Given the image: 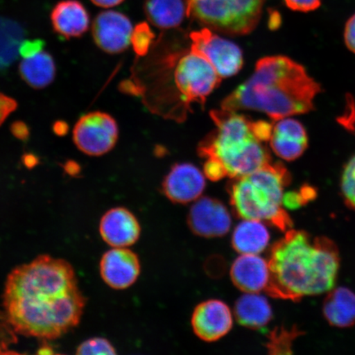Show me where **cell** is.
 <instances>
[{
	"label": "cell",
	"instance_id": "obj_21",
	"mask_svg": "<svg viewBox=\"0 0 355 355\" xmlns=\"http://www.w3.org/2000/svg\"><path fill=\"white\" fill-rule=\"evenodd\" d=\"M234 314L241 325L248 329H263L272 321V309L259 293H244L235 303Z\"/></svg>",
	"mask_w": 355,
	"mask_h": 355
},
{
	"label": "cell",
	"instance_id": "obj_22",
	"mask_svg": "<svg viewBox=\"0 0 355 355\" xmlns=\"http://www.w3.org/2000/svg\"><path fill=\"white\" fill-rule=\"evenodd\" d=\"M19 69L21 79L29 87L38 90L50 86L56 76L54 58L46 51L25 58L21 62Z\"/></svg>",
	"mask_w": 355,
	"mask_h": 355
},
{
	"label": "cell",
	"instance_id": "obj_2",
	"mask_svg": "<svg viewBox=\"0 0 355 355\" xmlns=\"http://www.w3.org/2000/svg\"><path fill=\"white\" fill-rule=\"evenodd\" d=\"M340 261L338 248L329 238L288 230L270 250L266 292L274 298L294 302L325 294L335 286Z\"/></svg>",
	"mask_w": 355,
	"mask_h": 355
},
{
	"label": "cell",
	"instance_id": "obj_23",
	"mask_svg": "<svg viewBox=\"0 0 355 355\" xmlns=\"http://www.w3.org/2000/svg\"><path fill=\"white\" fill-rule=\"evenodd\" d=\"M146 19L158 28L171 29L180 26L187 16L185 0H146Z\"/></svg>",
	"mask_w": 355,
	"mask_h": 355
},
{
	"label": "cell",
	"instance_id": "obj_9",
	"mask_svg": "<svg viewBox=\"0 0 355 355\" xmlns=\"http://www.w3.org/2000/svg\"><path fill=\"white\" fill-rule=\"evenodd\" d=\"M191 49L210 62L221 78L238 73L243 65L241 49L236 44L204 28L190 34Z\"/></svg>",
	"mask_w": 355,
	"mask_h": 355
},
{
	"label": "cell",
	"instance_id": "obj_36",
	"mask_svg": "<svg viewBox=\"0 0 355 355\" xmlns=\"http://www.w3.org/2000/svg\"><path fill=\"white\" fill-rule=\"evenodd\" d=\"M12 132L13 135L19 137V139H24L28 135V128H26V124L22 123H16L12 124Z\"/></svg>",
	"mask_w": 355,
	"mask_h": 355
},
{
	"label": "cell",
	"instance_id": "obj_37",
	"mask_svg": "<svg viewBox=\"0 0 355 355\" xmlns=\"http://www.w3.org/2000/svg\"><path fill=\"white\" fill-rule=\"evenodd\" d=\"M7 325H10L8 323L6 314L3 316L0 315V349H3L6 345V340H4V332L6 331Z\"/></svg>",
	"mask_w": 355,
	"mask_h": 355
},
{
	"label": "cell",
	"instance_id": "obj_18",
	"mask_svg": "<svg viewBox=\"0 0 355 355\" xmlns=\"http://www.w3.org/2000/svg\"><path fill=\"white\" fill-rule=\"evenodd\" d=\"M51 21L55 33L70 39L85 34L91 19L87 8L78 0H63L53 8Z\"/></svg>",
	"mask_w": 355,
	"mask_h": 355
},
{
	"label": "cell",
	"instance_id": "obj_3",
	"mask_svg": "<svg viewBox=\"0 0 355 355\" xmlns=\"http://www.w3.org/2000/svg\"><path fill=\"white\" fill-rule=\"evenodd\" d=\"M321 87L304 67L286 56L263 58L254 74L221 102L229 111L256 110L272 121L310 112Z\"/></svg>",
	"mask_w": 355,
	"mask_h": 355
},
{
	"label": "cell",
	"instance_id": "obj_31",
	"mask_svg": "<svg viewBox=\"0 0 355 355\" xmlns=\"http://www.w3.org/2000/svg\"><path fill=\"white\" fill-rule=\"evenodd\" d=\"M291 10L308 12L318 10L321 6V0H284Z\"/></svg>",
	"mask_w": 355,
	"mask_h": 355
},
{
	"label": "cell",
	"instance_id": "obj_1",
	"mask_svg": "<svg viewBox=\"0 0 355 355\" xmlns=\"http://www.w3.org/2000/svg\"><path fill=\"white\" fill-rule=\"evenodd\" d=\"M3 306L15 333L50 340L78 325L86 299L73 266L44 254L17 266L8 274Z\"/></svg>",
	"mask_w": 355,
	"mask_h": 355
},
{
	"label": "cell",
	"instance_id": "obj_24",
	"mask_svg": "<svg viewBox=\"0 0 355 355\" xmlns=\"http://www.w3.org/2000/svg\"><path fill=\"white\" fill-rule=\"evenodd\" d=\"M25 35L19 22L0 16V73L6 72L17 60Z\"/></svg>",
	"mask_w": 355,
	"mask_h": 355
},
{
	"label": "cell",
	"instance_id": "obj_16",
	"mask_svg": "<svg viewBox=\"0 0 355 355\" xmlns=\"http://www.w3.org/2000/svg\"><path fill=\"white\" fill-rule=\"evenodd\" d=\"M269 141L273 152L287 162L300 158L309 146L303 124L288 117L279 119L274 124Z\"/></svg>",
	"mask_w": 355,
	"mask_h": 355
},
{
	"label": "cell",
	"instance_id": "obj_30",
	"mask_svg": "<svg viewBox=\"0 0 355 355\" xmlns=\"http://www.w3.org/2000/svg\"><path fill=\"white\" fill-rule=\"evenodd\" d=\"M203 171L206 178L212 181H218L227 176L223 165L215 159L207 158Z\"/></svg>",
	"mask_w": 355,
	"mask_h": 355
},
{
	"label": "cell",
	"instance_id": "obj_17",
	"mask_svg": "<svg viewBox=\"0 0 355 355\" xmlns=\"http://www.w3.org/2000/svg\"><path fill=\"white\" fill-rule=\"evenodd\" d=\"M230 278L243 293L266 291L270 279L268 261L259 255H241L234 261Z\"/></svg>",
	"mask_w": 355,
	"mask_h": 355
},
{
	"label": "cell",
	"instance_id": "obj_19",
	"mask_svg": "<svg viewBox=\"0 0 355 355\" xmlns=\"http://www.w3.org/2000/svg\"><path fill=\"white\" fill-rule=\"evenodd\" d=\"M265 222L243 219L232 234V247L241 255H259L269 245L270 235Z\"/></svg>",
	"mask_w": 355,
	"mask_h": 355
},
{
	"label": "cell",
	"instance_id": "obj_8",
	"mask_svg": "<svg viewBox=\"0 0 355 355\" xmlns=\"http://www.w3.org/2000/svg\"><path fill=\"white\" fill-rule=\"evenodd\" d=\"M73 139L83 153L101 157L110 153L117 144V122L110 114L101 111L84 114L75 124Z\"/></svg>",
	"mask_w": 355,
	"mask_h": 355
},
{
	"label": "cell",
	"instance_id": "obj_15",
	"mask_svg": "<svg viewBox=\"0 0 355 355\" xmlns=\"http://www.w3.org/2000/svg\"><path fill=\"white\" fill-rule=\"evenodd\" d=\"M100 234L112 248H128L139 241L141 225L137 217L125 207L112 208L100 221Z\"/></svg>",
	"mask_w": 355,
	"mask_h": 355
},
{
	"label": "cell",
	"instance_id": "obj_38",
	"mask_svg": "<svg viewBox=\"0 0 355 355\" xmlns=\"http://www.w3.org/2000/svg\"><path fill=\"white\" fill-rule=\"evenodd\" d=\"M91 1L96 6L108 8L119 6L124 0H91Z\"/></svg>",
	"mask_w": 355,
	"mask_h": 355
},
{
	"label": "cell",
	"instance_id": "obj_11",
	"mask_svg": "<svg viewBox=\"0 0 355 355\" xmlns=\"http://www.w3.org/2000/svg\"><path fill=\"white\" fill-rule=\"evenodd\" d=\"M133 26L122 12L105 11L95 17L92 24V37L97 47L110 55L126 51L131 43Z\"/></svg>",
	"mask_w": 355,
	"mask_h": 355
},
{
	"label": "cell",
	"instance_id": "obj_25",
	"mask_svg": "<svg viewBox=\"0 0 355 355\" xmlns=\"http://www.w3.org/2000/svg\"><path fill=\"white\" fill-rule=\"evenodd\" d=\"M340 190L346 205L355 211V155L343 168Z\"/></svg>",
	"mask_w": 355,
	"mask_h": 355
},
{
	"label": "cell",
	"instance_id": "obj_4",
	"mask_svg": "<svg viewBox=\"0 0 355 355\" xmlns=\"http://www.w3.org/2000/svg\"><path fill=\"white\" fill-rule=\"evenodd\" d=\"M216 130L198 146V154L215 159L225 168L227 176L242 177L272 162L269 150L257 139L252 121L235 111L211 110Z\"/></svg>",
	"mask_w": 355,
	"mask_h": 355
},
{
	"label": "cell",
	"instance_id": "obj_35",
	"mask_svg": "<svg viewBox=\"0 0 355 355\" xmlns=\"http://www.w3.org/2000/svg\"><path fill=\"white\" fill-rule=\"evenodd\" d=\"M272 124L266 121H257L252 123V130L257 139L261 141H269L272 132Z\"/></svg>",
	"mask_w": 355,
	"mask_h": 355
},
{
	"label": "cell",
	"instance_id": "obj_14",
	"mask_svg": "<svg viewBox=\"0 0 355 355\" xmlns=\"http://www.w3.org/2000/svg\"><path fill=\"white\" fill-rule=\"evenodd\" d=\"M206 188V176L192 164H176L163 181L165 196L176 204L194 202Z\"/></svg>",
	"mask_w": 355,
	"mask_h": 355
},
{
	"label": "cell",
	"instance_id": "obj_33",
	"mask_svg": "<svg viewBox=\"0 0 355 355\" xmlns=\"http://www.w3.org/2000/svg\"><path fill=\"white\" fill-rule=\"evenodd\" d=\"M17 102L12 97L0 92V127L17 108Z\"/></svg>",
	"mask_w": 355,
	"mask_h": 355
},
{
	"label": "cell",
	"instance_id": "obj_10",
	"mask_svg": "<svg viewBox=\"0 0 355 355\" xmlns=\"http://www.w3.org/2000/svg\"><path fill=\"white\" fill-rule=\"evenodd\" d=\"M192 232L202 238H219L230 232L232 217L223 203L216 198L204 197L195 201L188 215Z\"/></svg>",
	"mask_w": 355,
	"mask_h": 355
},
{
	"label": "cell",
	"instance_id": "obj_28",
	"mask_svg": "<svg viewBox=\"0 0 355 355\" xmlns=\"http://www.w3.org/2000/svg\"><path fill=\"white\" fill-rule=\"evenodd\" d=\"M76 354L80 355H114L116 354V350L110 341L102 337H94L83 341L78 346Z\"/></svg>",
	"mask_w": 355,
	"mask_h": 355
},
{
	"label": "cell",
	"instance_id": "obj_13",
	"mask_svg": "<svg viewBox=\"0 0 355 355\" xmlns=\"http://www.w3.org/2000/svg\"><path fill=\"white\" fill-rule=\"evenodd\" d=\"M100 272L106 285L114 290H125L140 276L139 257L127 248H113L102 256Z\"/></svg>",
	"mask_w": 355,
	"mask_h": 355
},
{
	"label": "cell",
	"instance_id": "obj_20",
	"mask_svg": "<svg viewBox=\"0 0 355 355\" xmlns=\"http://www.w3.org/2000/svg\"><path fill=\"white\" fill-rule=\"evenodd\" d=\"M324 318L332 327L348 328L355 325V293L348 288H333L324 300Z\"/></svg>",
	"mask_w": 355,
	"mask_h": 355
},
{
	"label": "cell",
	"instance_id": "obj_5",
	"mask_svg": "<svg viewBox=\"0 0 355 355\" xmlns=\"http://www.w3.org/2000/svg\"><path fill=\"white\" fill-rule=\"evenodd\" d=\"M291 181L290 173L281 162H270L250 174L234 178L228 187L234 214L287 232L293 222L284 206V191Z\"/></svg>",
	"mask_w": 355,
	"mask_h": 355
},
{
	"label": "cell",
	"instance_id": "obj_32",
	"mask_svg": "<svg viewBox=\"0 0 355 355\" xmlns=\"http://www.w3.org/2000/svg\"><path fill=\"white\" fill-rule=\"evenodd\" d=\"M44 42L42 40H24L19 49V54L21 57L29 58L43 51Z\"/></svg>",
	"mask_w": 355,
	"mask_h": 355
},
{
	"label": "cell",
	"instance_id": "obj_12",
	"mask_svg": "<svg viewBox=\"0 0 355 355\" xmlns=\"http://www.w3.org/2000/svg\"><path fill=\"white\" fill-rule=\"evenodd\" d=\"M234 315L229 306L219 300L202 302L195 308L191 324L198 338L214 343L232 329Z\"/></svg>",
	"mask_w": 355,
	"mask_h": 355
},
{
	"label": "cell",
	"instance_id": "obj_6",
	"mask_svg": "<svg viewBox=\"0 0 355 355\" xmlns=\"http://www.w3.org/2000/svg\"><path fill=\"white\" fill-rule=\"evenodd\" d=\"M266 0H185L187 17L220 33L250 34L259 25Z\"/></svg>",
	"mask_w": 355,
	"mask_h": 355
},
{
	"label": "cell",
	"instance_id": "obj_7",
	"mask_svg": "<svg viewBox=\"0 0 355 355\" xmlns=\"http://www.w3.org/2000/svg\"><path fill=\"white\" fill-rule=\"evenodd\" d=\"M173 69V98L177 99L179 121L192 103L205 104L207 97L220 85L221 78L210 62L190 48L170 56Z\"/></svg>",
	"mask_w": 355,
	"mask_h": 355
},
{
	"label": "cell",
	"instance_id": "obj_34",
	"mask_svg": "<svg viewBox=\"0 0 355 355\" xmlns=\"http://www.w3.org/2000/svg\"><path fill=\"white\" fill-rule=\"evenodd\" d=\"M344 39L346 46L355 54V15L350 17L346 22Z\"/></svg>",
	"mask_w": 355,
	"mask_h": 355
},
{
	"label": "cell",
	"instance_id": "obj_27",
	"mask_svg": "<svg viewBox=\"0 0 355 355\" xmlns=\"http://www.w3.org/2000/svg\"><path fill=\"white\" fill-rule=\"evenodd\" d=\"M297 332L286 329L275 330L269 337L268 349L272 354H288L291 347L292 341L295 338Z\"/></svg>",
	"mask_w": 355,
	"mask_h": 355
},
{
	"label": "cell",
	"instance_id": "obj_26",
	"mask_svg": "<svg viewBox=\"0 0 355 355\" xmlns=\"http://www.w3.org/2000/svg\"><path fill=\"white\" fill-rule=\"evenodd\" d=\"M155 35L146 22H141L133 28L131 44L133 51L140 57L145 56L152 46Z\"/></svg>",
	"mask_w": 355,
	"mask_h": 355
},
{
	"label": "cell",
	"instance_id": "obj_29",
	"mask_svg": "<svg viewBox=\"0 0 355 355\" xmlns=\"http://www.w3.org/2000/svg\"><path fill=\"white\" fill-rule=\"evenodd\" d=\"M315 197V190L311 187L302 188L300 192H290L284 196V206L296 209Z\"/></svg>",
	"mask_w": 355,
	"mask_h": 355
}]
</instances>
